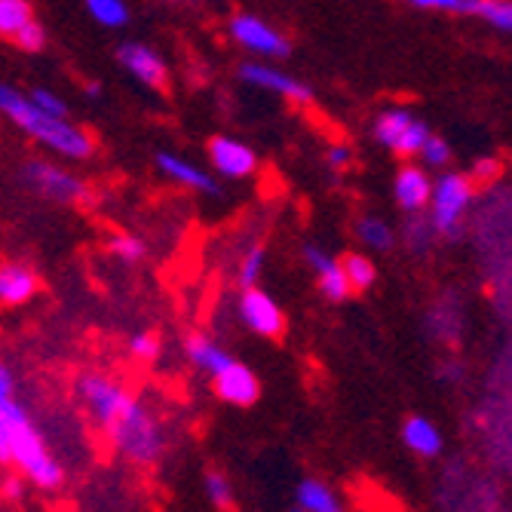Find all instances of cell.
<instances>
[{
	"label": "cell",
	"mask_w": 512,
	"mask_h": 512,
	"mask_svg": "<svg viewBox=\"0 0 512 512\" xmlns=\"http://www.w3.org/2000/svg\"><path fill=\"white\" fill-rule=\"evenodd\" d=\"M298 503H301L307 512H341V503H338V497L332 494V488H325V485L316 482V479L301 482V488H298Z\"/></svg>",
	"instance_id": "19"
},
{
	"label": "cell",
	"mask_w": 512,
	"mask_h": 512,
	"mask_svg": "<svg viewBox=\"0 0 512 512\" xmlns=\"http://www.w3.org/2000/svg\"><path fill=\"white\" fill-rule=\"evenodd\" d=\"M37 292V276L28 267H4L0 273V298L4 304H22Z\"/></svg>",
	"instance_id": "17"
},
{
	"label": "cell",
	"mask_w": 512,
	"mask_h": 512,
	"mask_svg": "<svg viewBox=\"0 0 512 512\" xmlns=\"http://www.w3.org/2000/svg\"><path fill=\"white\" fill-rule=\"evenodd\" d=\"M467 13H476L494 28L512 34V0H470Z\"/></svg>",
	"instance_id": "20"
},
{
	"label": "cell",
	"mask_w": 512,
	"mask_h": 512,
	"mask_svg": "<svg viewBox=\"0 0 512 512\" xmlns=\"http://www.w3.org/2000/svg\"><path fill=\"white\" fill-rule=\"evenodd\" d=\"M86 96H96V99H99V96H102V86H99V83H89V86H86Z\"/></svg>",
	"instance_id": "35"
},
{
	"label": "cell",
	"mask_w": 512,
	"mask_h": 512,
	"mask_svg": "<svg viewBox=\"0 0 512 512\" xmlns=\"http://www.w3.org/2000/svg\"><path fill=\"white\" fill-rule=\"evenodd\" d=\"M329 163H332V166H347V163H350V151H347L344 145H335V148L329 151Z\"/></svg>",
	"instance_id": "34"
},
{
	"label": "cell",
	"mask_w": 512,
	"mask_h": 512,
	"mask_svg": "<svg viewBox=\"0 0 512 512\" xmlns=\"http://www.w3.org/2000/svg\"><path fill=\"white\" fill-rule=\"evenodd\" d=\"M111 252L117 255V258H123V261H138L145 255V246H142V240H135V237H114V243H111Z\"/></svg>",
	"instance_id": "28"
},
{
	"label": "cell",
	"mask_w": 512,
	"mask_h": 512,
	"mask_svg": "<svg viewBox=\"0 0 512 512\" xmlns=\"http://www.w3.org/2000/svg\"><path fill=\"white\" fill-rule=\"evenodd\" d=\"M470 203V184L463 175H442L433 188V221L445 234H454L460 215L467 212Z\"/></svg>",
	"instance_id": "6"
},
{
	"label": "cell",
	"mask_w": 512,
	"mask_h": 512,
	"mask_svg": "<svg viewBox=\"0 0 512 512\" xmlns=\"http://www.w3.org/2000/svg\"><path fill=\"white\" fill-rule=\"evenodd\" d=\"M230 34L240 46H246L249 53H258L264 59H283L289 56V40L279 34L276 28H270L267 22H261L258 16H234L230 19Z\"/></svg>",
	"instance_id": "5"
},
{
	"label": "cell",
	"mask_w": 512,
	"mask_h": 512,
	"mask_svg": "<svg viewBox=\"0 0 512 512\" xmlns=\"http://www.w3.org/2000/svg\"><path fill=\"white\" fill-rule=\"evenodd\" d=\"M378 142L387 145L390 151L408 157V154H421L424 145L430 142V129L417 120L411 111H402V108H390L378 117Z\"/></svg>",
	"instance_id": "4"
},
{
	"label": "cell",
	"mask_w": 512,
	"mask_h": 512,
	"mask_svg": "<svg viewBox=\"0 0 512 512\" xmlns=\"http://www.w3.org/2000/svg\"><path fill=\"white\" fill-rule=\"evenodd\" d=\"M0 108H4V114L19 123L31 138H37V142L50 145L53 151L65 154V157H74V160H83L92 154V142L89 135L77 126H71L65 117H56V114H46L43 108L34 105L31 96H22L19 89L13 86H4L0 89Z\"/></svg>",
	"instance_id": "3"
},
{
	"label": "cell",
	"mask_w": 512,
	"mask_h": 512,
	"mask_svg": "<svg viewBox=\"0 0 512 512\" xmlns=\"http://www.w3.org/2000/svg\"><path fill=\"white\" fill-rule=\"evenodd\" d=\"M184 347H188V356H191L203 371H209L212 378L221 375V371H224L230 362H234V359H230V356H227L212 338H206V335H191Z\"/></svg>",
	"instance_id": "18"
},
{
	"label": "cell",
	"mask_w": 512,
	"mask_h": 512,
	"mask_svg": "<svg viewBox=\"0 0 512 512\" xmlns=\"http://www.w3.org/2000/svg\"><path fill=\"white\" fill-rule=\"evenodd\" d=\"M25 178L34 184V188L46 197H53L59 203H77L86 197V184L77 175H68L65 169L53 166V163H28L25 166Z\"/></svg>",
	"instance_id": "7"
},
{
	"label": "cell",
	"mask_w": 512,
	"mask_h": 512,
	"mask_svg": "<svg viewBox=\"0 0 512 512\" xmlns=\"http://www.w3.org/2000/svg\"><path fill=\"white\" fill-rule=\"evenodd\" d=\"M402 439L421 457H436L442 451V433L427 421V417H408L402 427Z\"/></svg>",
	"instance_id": "16"
},
{
	"label": "cell",
	"mask_w": 512,
	"mask_h": 512,
	"mask_svg": "<svg viewBox=\"0 0 512 512\" xmlns=\"http://www.w3.org/2000/svg\"><path fill=\"white\" fill-rule=\"evenodd\" d=\"M80 396L89 411L99 417L102 430L111 442L135 463H154L163 451L160 430L148 408L132 393H126L117 381L105 375H86L80 381Z\"/></svg>",
	"instance_id": "1"
},
{
	"label": "cell",
	"mask_w": 512,
	"mask_h": 512,
	"mask_svg": "<svg viewBox=\"0 0 512 512\" xmlns=\"http://www.w3.org/2000/svg\"><path fill=\"white\" fill-rule=\"evenodd\" d=\"M132 353L142 356V359H154L160 353V341L154 335H135L132 338Z\"/></svg>",
	"instance_id": "32"
},
{
	"label": "cell",
	"mask_w": 512,
	"mask_h": 512,
	"mask_svg": "<svg viewBox=\"0 0 512 512\" xmlns=\"http://www.w3.org/2000/svg\"><path fill=\"white\" fill-rule=\"evenodd\" d=\"M0 399H13V375L10 368H0Z\"/></svg>",
	"instance_id": "33"
},
{
	"label": "cell",
	"mask_w": 512,
	"mask_h": 512,
	"mask_svg": "<svg viewBox=\"0 0 512 512\" xmlns=\"http://www.w3.org/2000/svg\"><path fill=\"white\" fill-rule=\"evenodd\" d=\"M307 261H310V267L316 270L319 289L325 292V298L344 301L347 292L353 289V286H350V276H347V270H344V264H338L335 258H329L325 252H319L316 246H307Z\"/></svg>",
	"instance_id": "13"
},
{
	"label": "cell",
	"mask_w": 512,
	"mask_h": 512,
	"mask_svg": "<svg viewBox=\"0 0 512 512\" xmlns=\"http://www.w3.org/2000/svg\"><path fill=\"white\" fill-rule=\"evenodd\" d=\"M396 200L408 212H417V209H424L427 203H433V184H430L427 172L417 169V166L399 169V175H396Z\"/></svg>",
	"instance_id": "14"
},
{
	"label": "cell",
	"mask_w": 512,
	"mask_h": 512,
	"mask_svg": "<svg viewBox=\"0 0 512 512\" xmlns=\"http://www.w3.org/2000/svg\"><path fill=\"white\" fill-rule=\"evenodd\" d=\"M120 62L135 80H142L148 86H166V65L151 46H142V43L120 46Z\"/></svg>",
	"instance_id": "12"
},
{
	"label": "cell",
	"mask_w": 512,
	"mask_h": 512,
	"mask_svg": "<svg viewBox=\"0 0 512 512\" xmlns=\"http://www.w3.org/2000/svg\"><path fill=\"white\" fill-rule=\"evenodd\" d=\"M31 99H34V105L37 108H43L46 114H56V117H65V102L59 99V96H53V92L50 89H34L31 92Z\"/></svg>",
	"instance_id": "29"
},
{
	"label": "cell",
	"mask_w": 512,
	"mask_h": 512,
	"mask_svg": "<svg viewBox=\"0 0 512 512\" xmlns=\"http://www.w3.org/2000/svg\"><path fill=\"white\" fill-rule=\"evenodd\" d=\"M356 234H359V240H362L365 246H371V249H390V243H393L390 227H387L384 221H378V218H365V221H359Z\"/></svg>",
	"instance_id": "23"
},
{
	"label": "cell",
	"mask_w": 512,
	"mask_h": 512,
	"mask_svg": "<svg viewBox=\"0 0 512 512\" xmlns=\"http://www.w3.org/2000/svg\"><path fill=\"white\" fill-rule=\"evenodd\" d=\"M209 154H212V166L224 175V178H246L255 172L258 160H255V151L237 138H227V135H218L212 138L209 145Z\"/></svg>",
	"instance_id": "9"
},
{
	"label": "cell",
	"mask_w": 512,
	"mask_h": 512,
	"mask_svg": "<svg viewBox=\"0 0 512 512\" xmlns=\"http://www.w3.org/2000/svg\"><path fill=\"white\" fill-rule=\"evenodd\" d=\"M240 316L243 322L249 325V329L255 335H264V338H276L279 332H283V310L276 307V301L261 292V289H246L243 298H240Z\"/></svg>",
	"instance_id": "8"
},
{
	"label": "cell",
	"mask_w": 512,
	"mask_h": 512,
	"mask_svg": "<svg viewBox=\"0 0 512 512\" xmlns=\"http://www.w3.org/2000/svg\"><path fill=\"white\" fill-rule=\"evenodd\" d=\"M215 390L230 405H252L261 396V384L252 375V368L240 362H230L221 375H215Z\"/></svg>",
	"instance_id": "11"
},
{
	"label": "cell",
	"mask_w": 512,
	"mask_h": 512,
	"mask_svg": "<svg viewBox=\"0 0 512 512\" xmlns=\"http://www.w3.org/2000/svg\"><path fill=\"white\" fill-rule=\"evenodd\" d=\"M421 157L427 160V166H445V163H448V157H451V151H448V145L442 142V138L430 135V142L424 145Z\"/></svg>",
	"instance_id": "30"
},
{
	"label": "cell",
	"mask_w": 512,
	"mask_h": 512,
	"mask_svg": "<svg viewBox=\"0 0 512 512\" xmlns=\"http://www.w3.org/2000/svg\"><path fill=\"white\" fill-rule=\"evenodd\" d=\"M86 10L105 28H123L129 22V10L123 0H86Z\"/></svg>",
	"instance_id": "21"
},
{
	"label": "cell",
	"mask_w": 512,
	"mask_h": 512,
	"mask_svg": "<svg viewBox=\"0 0 512 512\" xmlns=\"http://www.w3.org/2000/svg\"><path fill=\"white\" fill-rule=\"evenodd\" d=\"M206 494H209V500L218 506V509H230V503H234V494H230V485H227V479L221 476V473H209L206 476Z\"/></svg>",
	"instance_id": "26"
},
{
	"label": "cell",
	"mask_w": 512,
	"mask_h": 512,
	"mask_svg": "<svg viewBox=\"0 0 512 512\" xmlns=\"http://www.w3.org/2000/svg\"><path fill=\"white\" fill-rule=\"evenodd\" d=\"M344 270H347V276H350V286L353 289H368L371 283H375V264H371L368 258H362V255H350L347 261H344Z\"/></svg>",
	"instance_id": "24"
},
{
	"label": "cell",
	"mask_w": 512,
	"mask_h": 512,
	"mask_svg": "<svg viewBox=\"0 0 512 512\" xmlns=\"http://www.w3.org/2000/svg\"><path fill=\"white\" fill-rule=\"evenodd\" d=\"M157 166L163 169V175H169L172 181L184 184V188H194L200 194H218V184L212 175H206L200 166L188 163V160H181L175 154H160L157 157Z\"/></svg>",
	"instance_id": "15"
},
{
	"label": "cell",
	"mask_w": 512,
	"mask_h": 512,
	"mask_svg": "<svg viewBox=\"0 0 512 512\" xmlns=\"http://www.w3.org/2000/svg\"><path fill=\"white\" fill-rule=\"evenodd\" d=\"M261 270H264V249L255 246V249H249V252L243 255V261H240V283H243L246 289H252Z\"/></svg>",
	"instance_id": "25"
},
{
	"label": "cell",
	"mask_w": 512,
	"mask_h": 512,
	"mask_svg": "<svg viewBox=\"0 0 512 512\" xmlns=\"http://www.w3.org/2000/svg\"><path fill=\"white\" fill-rule=\"evenodd\" d=\"M292 512H307V509H304V506H298V509H292Z\"/></svg>",
	"instance_id": "36"
},
{
	"label": "cell",
	"mask_w": 512,
	"mask_h": 512,
	"mask_svg": "<svg viewBox=\"0 0 512 512\" xmlns=\"http://www.w3.org/2000/svg\"><path fill=\"white\" fill-rule=\"evenodd\" d=\"M243 80H249L252 86H261V89H270L276 92V96H286L289 102H310L313 99V89L307 83H301L298 77H289L283 71H276V68H267V65H243L240 68Z\"/></svg>",
	"instance_id": "10"
},
{
	"label": "cell",
	"mask_w": 512,
	"mask_h": 512,
	"mask_svg": "<svg viewBox=\"0 0 512 512\" xmlns=\"http://www.w3.org/2000/svg\"><path fill=\"white\" fill-rule=\"evenodd\" d=\"M0 457L4 463H16L37 488L62 485V467L46 451L25 408L13 399H0Z\"/></svg>",
	"instance_id": "2"
},
{
	"label": "cell",
	"mask_w": 512,
	"mask_h": 512,
	"mask_svg": "<svg viewBox=\"0 0 512 512\" xmlns=\"http://www.w3.org/2000/svg\"><path fill=\"white\" fill-rule=\"evenodd\" d=\"M31 22V10L25 0H0V31L16 37Z\"/></svg>",
	"instance_id": "22"
},
{
	"label": "cell",
	"mask_w": 512,
	"mask_h": 512,
	"mask_svg": "<svg viewBox=\"0 0 512 512\" xmlns=\"http://www.w3.org/2000/svg\"><path fill=\"white\" fill-rule=\"evenodd\" d=\"M16 43L22 46L25 53H37V50H43L46 34H43V28H40L37 22H28V25L16 34Z\"/></svg>",
	"instance_id": "27"
},
{
	"label": "cell",
	"mask_w": 512,
	"mask_h": 512,
	"mask_svg": "<svg viewBox=\"0 0 512 512\" xmlns=\"http://www.w3.org/2000/svg\"><path fill=\"white\" fill-rule=\"evenodd\" d=\"M408 4L421 10H451V13H467L470 0H408Z\"/></svg>",
	"instance_id": "31"
}]
</instances>
